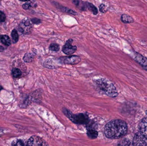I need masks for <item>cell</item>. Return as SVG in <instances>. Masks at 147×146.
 <instances>
[{
  "label": "cell",
  "instance_id": "1",
  "mask_svg": "<svg viewBox=\"0 0 147 146\" xmlns=\"http://www.w3.org/2000/svg\"><path fill=\"white\" fill-rule=\"evenodd\" d=\"M127 126L125 121L114 120L108 123L104 128V134L107 138L112 139H120L126 135Z\"/></svg>",
  "mask_w": 147,
  "mask_h": 146
},
{
  "label": "cell",
  "instance_id": "2",
  "mask_svg": "<svg viewBox=\"0 0 147 146\" xmlns=\"http://www.w3.org/2000/svg\"><path fill=\"white\" fill-rule=\"evenodd\" d=\"M96 85L101 91L107 96L112 98H115L118 96L116 88L109 80L104 78L98 80Z\"/></svg>",
  "mask_w": 147,
  "mask_h": 146
},
{
  "label": "cell",
  "instance_id": "3",
  "mask_svg": "<svg viewBox=\"0 0 147 146\" xmlns=\"http://www.w3.org/2000/svg\"><path fill=\"white\" fill-rule=\"evenodd\" d=\"M63 112L74 123L78 124H86L89 122V117L87 115L83 113L73 115L67 109H63Z\"/></svg>",
  "mask_w": 147,
  "mask_h": 146
},
{
  "label": "cell",
  "instance_id": "4",
  "mask_svg": "<svg viewBox=\"0 0 147 146\" xmlns=\"http://www.w3.org/2000/svg\"><path fill=\"white\" fill-rule=\"evenodd\" d=\"M19 31L24 34L31 33L32 30V26L28 19H24L22 21L19 26Z\"/></svg>",
  "mask_w": 147,
  "mask_h": 146
},
{
  "label": "cell",
  "instance_id": "5",
  "mask_svg": "<svg viewBox=\"0 0 147 146\" xmlns=\"http://www.w3.org/2000/svg\"><path fill=\"white\" fill-rule=\"evenodd\" d=\"M133 145L134 146H147V138L140 132L136 133L134 137Z\"/></svg>",
  "mask_w": 147,
  "mask_h": 146
},
{
  "label": "cell",
  "instance_id": "6",
  "mask_svg": "<svg viewBox=\"0 0 147 146\" xmlns=\"http://www.w3.org/2000/svg\"><path fill=\"white\" fill-rule=\"evenodd\" d=\"M73 42V40L71 39H70L66 41L62 49L63 53L67 55H70L74 53L77 51V46L72 45Z\"/></svg>",
  "mask_w": 147,
  "mask_h": 146
},
{
  "label": "cell",
  "instance_id": "7",
  "mask_svg": "<svg viewBox=\"0 0 147 146\" xmlns=\"http://www.w3.org/2000/svg\"><path fill=\"white\" fill-rule=\"evenodd\" d=\"M132 57L137 63L140 64L142 67L147 71V58L138 52L134 51Z\"/></svg>",
  "mask_w": 147,
  "mask_h": 146
},
{
  "label": "cell",
  "instance_id": "8",
  "mask_svg": "<svg viewBox=\"0 0 147 146\" xmlns=\"http://www.w3.org/2000/svg\"><path fill=\"white\" fill-rule=\"evenodd\" d=\"M28 146H46L48 145L40 137L33 136L28 140L27 144Z\"/></svg>",
  "mask_w": 147,
  "mask_h": 146
},
{
  "label": "cell",
  "instance_id": "9",
  "mask_svg": "<svg viewBox=\"0 0 147 146\" xmlns=\"http://www.w3.org/2000/svg\"><path fill=\"white\" fill-rule=\"evenodd\" d=\"M81 61V58L78 56L72 55L68 57L64 60V63L65 64L75 65L78 64Z\"/></svg>",
  "mask_w": 147,
  "mask_h": 146
},
{
  "label": "cell",
  "instance_id": "10",
  "mask_svg": "<svg viewBox=\"0 0 147 146\" xmlns=\"http://www.w3.org/2000/svg\"><path fill=\"white\" fill-rule=\"evenodd\" d=\"M140 132L147 138V117L142 119L139 126Z\"/></svg>",
  "mask_w": 147,
  "mask_h": 146
},
{
  "label": "cell",
  "instance_id": "11",
  "mask_svg": "<svg viewBox=\"0 0 147 146\" xmlns=\"http://www.w3.org/2000/svg\"><path fill=\"white\" fill-rule=\"evenodd\" d=\"M121 21L124 24H130L134 22V19H133V17L126 14L122 15Z\"/></svg>",
  "mask_w": 147,
  "mask_h": 146
},
{
  "label": "cell",
  "instance_id": "12",
  "mask_svg": "<svg viewBox=\"0 0 147 146\" xmlns=\"http://www.w3.org/2000/svg\"><path fill=\"white\" fill-rule=\"evenodd\" d=\"M85 5L86 8L90 11L91 12H92L93 14L96 15L98 13L97 9L92 3L86 2L85 3Z\"/></svg>",
  "mask_w": 147,
  "mask_h": 146
},
{
  "label": "cell",
  "instance_id": "13",
  "mask_svg": "<svg viewBox=\"0 0 147 146\" xmlns=\"http://www.w3.org/2000/svg\"><path fill=\"white\" fill-rule=\"evenodd\" d=\"M34 55L31 53H27L23 57V60L26 63H30L33 61Z\"/></svg>",
  "mask_w": 147,
  "mask_h": 146
},
{
  "label": "cell",
  "instance_id": "14",
  "mask_svg": "<svg viewBox=\"0 0 147 146\" xmlns=\"http://www.w3.org/2000/svg\"><path fill=\"white\" fill-rule=\"evenodd\" d=\"M1 41L2 43L6 46H9L11 44L10 38L7 35H4L1 38Z\"/></svg>",
  "mask_w": 147,
  "mask_h": 146
},
{
  "label": "cell",
  "instance_id": "15",
  "mask_svg": "<svg viewBox=\"0 0 147 146\" xmlns=\"http://www.w3.org/2000/svg\"><path fill=\"white\" fill-rule=\"evenodd\" d=\"M87 135L90 139H94L97 138L98 133L96 130L93 129H88Z\"/></svg>",
  "mask_w": 147,
  "mask_h": 146
},
{
  "label": "cell",
  "instance_id": "16",
  "mask_svg": "<svg viewBox=\"0 0 147 146\" xmlns=\"http://www.w3.org/2000/svg\"><path fill=\"white\" fill-rule=\"evenodd\" d=\"M12 75L13 78H20L22 75V72L20 69L14 68L12 69Z\"/></svg>",
  "mask_w": 147,
  "mask_h": 146
},
{
  "label": "cell",
  "instance_id": "17",
  "mask_svg": "<svg viewBox=\"0 0 147 146\" xmlns=\"http://www.w3.org/2000/svg\"><path fill=\"white\" fill-rule=\"evenodd\" d=\"M11 37L14 43H16L18 42L19 40V35L17 31L15 29H14L12 31L11 33Z\"/></svg>",
  "mask_w": 147,
  "mask_h": 146
},
{
  "label": "cell",
  "instance_id": "18",
  "mask_svg": "<svg viewBox=\"0 0 147 146\" xmlns=\"http://www.w3.org/2000/svg\"><path fill=\"white\" fill-rule=\"evenodd\" d=\"M61 9L63 10V12L65 13H68L71 14L73 15H77L78 13L75 12L74 10L70 9L68 8L65 7H62L61 8Z\"/></svg>",
  "mask_w": 147,
  "mask_h": 146
},
{
  "label": "cell",
  "instance_id": "19",
  "mask_svg": "<svg viewBox=\"0 0 147 146\" xmlns=\"http://www.w3.org/2000/svg\"><path fill=\"white\" fill-rule=\"evenodd\" d=\"M49 49L50 50L53 51H58L60 49L59 45L57 43H52L50 45Z\"/></svg>",
  "mask_w": 147,
  "mask_h": 146
},
{
  "label": "cell",
  "instance_id": "20",
  "mask_svg": "<svg viewBox=\"0 0 147 146\" xmlns=\"http://www.w3.org/2000/svg\"><path fill=\"white\" fill-rule=\"evenodd\" d=\"M12 145L13 146H24L25 145L24 142L21 140H17L13 141L12 142Z\"/></svg>",
  "mask_w": 147,
  "mask_h": 146
},
{
  "label": "cell",
  "instance_id": "21",
  "mask_svg": "<svg viewBox=\"0 0 147 146\" xmlns=\"http://www.w3.org/2000/svg\"><path fill=\"white\" fill-rule=\"evenodd\" d=\"M118 145H122V146H128L130 145V142L129 140H127V139H125L124 140L122 141L121 142H120Z\"/></svg>",
  "mask_w": 147,
  "mask_h": 146
},
{
  "label": "cell",
  "instance_id": "22",
  "mask_svg": "<svg viewBox=\"0 0 147 146\" xmlns=\"http://www.w3.org/2000/svg\"><path fill=\"white\" fill-rule=\"evenodd\" d=\"M99 10L102 13H105L107 11V7L104 4H101L99 6Z\"/></svg>",
  "mask_w": 147,
  "mask_h": 146
},
{
  "label": "cell",
  "instance_id": "23",
  "mask_svg": "<svg viewBox=\"0 0 147 146\" xmlns=\"http://www.w3.org/2000/svg\"><path fill=\"white\" fill-rule=\"evenodd\" d=\"M6 19V16L5 14L2 11H0V23L5 21Z\"/></svg>",
  "mask_w": 147,
  "mask_h": 146
},
{
  "label": "cell",
  "instance_id": "24",
  "mask_svg": "<svg viewBox=\"0 0 147 146\" xmlns=\"http://www.w3.org/2000/svg\"><path fill=\"white\" fill-rule=\"evenodd\" d=\"M32 5L31 3H25L22 5V7L24 9H28L30 8V7H32Z\"/></svg>",
  "mask_w": 147,
  "mask_h": 146
},
{
  "label": "cell",
  "instance_id": "25",
  "mask_svg": "<svg viewBox=\"0 0 147 146\" xmlns=\"http://www.w3.org/2000/svg\"><path fill=\"white\" fill-rule=\"evenodd\" d=\"M32 21L34 24H37V25L41 23L40 20L39 19H37V18H34V19H32Z\"/></svg>",
  "mask_w": 147,
  "mask_h": 146
},
{
  "label": "cell",
  "instance_id": "26",
  "mask_svg": "<svg viewBox=\"0 0 147 146\" xmlns=\"http://www.w3.org/2000/svg\"><path fill=\"white\" fill-rule=\"evenodd\" d=\"M72 1L74 4H75L76 6H78L79 5V0H72Z\"/></svg>",
  "mask_w": 147,
  "mask_h": 146
},
{
  "label": "cell",
  "instance_id": "27",
  "mask_svg": "<svg viewBox=\"0 0 147 146\" xmlns=\"http://www.w3.org/2000/svg\"><path fill=\"white\" fill-rule=\"evenodd\" d=\"M4 51V48L3 47L0 45V52H3Z\"/></svg>",
  "mask_w": 147,
  "mask_h": 146
},
{
  "label": "cell",
  "instance_id": "28",
  "mask_svg": "<svg viewBox=\"0 0 147 146\" xmlns=\"http://www.w3.org/2000/svg\"><path fill=\"white\" fill-rule=\"evenodd\" d=\"M20 1H28L30 0H20Z\"/></svg>",
  "mask_w": 147,
  "mask_h": 146
},
{
  "label": "cell",
  "instance_id": "29",
  "mask_svg": "<svg viewBox=\"0 0 147 146\" xmlns=\"http://www.w3.org/2000/svg\"><path fill=\"white\" fill-rule=\"evenodd\" d=\"M3 89V88L0 85V91H1Z\"/></svg>",
  "mask_w": 147,
  "mask_h": 146
},
{
  "label": "cell",
  "instance_id": "30",
  "mask_svg": "<svg viewBox=\"0 0 147 146\" xmlns=\"http://www.w3.org/2000/svg\"><path fill=\"white\" fill-rule=\"evenodd\" d=\"M146 115H147V111H146Z\"/></svg>",
  "mask_w": 147,
  "mask_h": 146
},
{
  "label": "cell",
  "instance_id": "31",
  "mask_svg": "<svg viewBox=\"0 0 147 146\" xmlns=\"http://www.w3.org/2000/svg\"><path fill=\"white\" fill-rule=\"evenodd\" d=\"M146 1H147V0H146Z\"/></svg>",
  "mask_w": 147,
  "mask_h": 146
}]
</instances>
